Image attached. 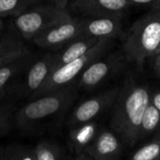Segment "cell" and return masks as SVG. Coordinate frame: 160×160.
Wrapping results in <instances>:
<instances>
[{"label":"cell","instance_id":"cell-1","mask_svg":"<svg viewBox=\"0 0 160 160\" xmlns=\"http://www.w3.org/2000/svg\"><path fill=\"white\" fill-rule=\"evenodd\" d=\"M73 84L29 100L15 110L14 127L28 136H42L56 130L77 98Z\"/></svg>","mask_w":160,"mask_h":160},{"label":"cell","instance_id":"cell-2","mask_svg":"<svg viewBox=\"0 0 160 160\" xmlns=\"http://www.w3.org/2000/svg\"><path fill=\"white\" fill-rule=\"evenodd\" d=\"M149 88L133 75L124 80L112 105L110 127L122 143L133 147L138 142V130L143 113L150 101Z\"/></svg>","mask_w":160,"mask_h":160},{"label":"cell","instance_id":"cell-3","mask_svg":"<svg viewBox=\"0 0 160 160\" xmlns=\"http://www.w3.org/2000/svg\"><path fill=\"white\" fill-rule=\"evenodd\" d=\"M160 43V9L138 18L127 31L122 43L124 58L141 67L152 58Z\"/></svg>","mask_w":160,"mask_h":160},{"label":"cell","instance_id":"cell-4","mask_svg":"<svg viewBox=\"0 0 160 160\" xmlns=\"http://www.w3.org/2000/svg\"><path fill=\"white\" fill-rule=\"evenodd\" d=\"M112 39H101L84 55L71 62H68L59 68L51 72L43 85L31 98H37L48 92H52L62 89L73 83V80L81 74V72L94 60L102 58L108 49ZM30 99V100H31Z\"/></svg>","mask_w":160,"mask_h":160},{"label":"cell","instance_id":"cell-5","mask_svg":"<svg viewBox=\"0 0 160 160\" xmlns=\"http://www.w3.org/2000/svg\"><path fill=\"white\" fill-rule=\"evenodd\" d=\"M72 16L67 9L51 4L35 5L15 16L13 27L22 38L32 40L55 23Z\"/></svg>","mask_w":160,"mask_h":160},{"label":"cell","instance_id":"cell-6","mask_svg":"<svg viewBox=\"0 0 160 160\" xmlns=\"http://www.w3.org/2000/svg\"><path fill=\"white\" fill-rule=\"evenodd\" d=\"M82 18L70 16L60 20L37 36L32 41L41 48L60 49L71 41L79 37L81 32Z\"/></svg>","mask_w":160,"mask_h":160},{"label":"cell","instance_id":"cell-7","mask_svg":"<svg viewBox=\"0 0 160 160\" xmlns=\"http://www.w3.org/2000/svg\"><path fill=\"white\" fill-rule=\"evenodd\" d=\"M119 91L120 87H115L80 102L68 116L65 122L67 127L95 121L98 116L112 107Z\"/></svg>","mask_w":160,"mask_h":160},{"label":"cell","instance_id":"cell-8","mask_svg":"<svg viewBox=\"0 0 160 160\" xmlns=\"http://www.w3.org/2000/svg\"><path fill=\"white\" fill-rule=\"evenodd\" d=\"M55 57L56 53H47L37 60H34L25 71V76L18 88L13 89L11 92L15 93L23 99L30 100L53 71Z\"/></svg>","mask_w":160,"mask_h":160},{"label":"cell","instance_id":"cell-9","mask_svg":"<svg viewBox=\"0 0 160 160\" xmlns=\"http://www.w3.org/2000/svg\"><path fill=\"white\" fill-rule=\"evenodd\" d=\"M132 5L128 0H72L70 13L83 18L90 17H119L122 18L124 11Z\"/></svg>","mask_w":160,"mask_h":160},{"label":"cell","instance_id":"cell-10","mask_svg":"<svg viewBox=\"0 0 160 160\" xmlns=\"http://www.w3.org/2000/svg\"><path fill=\"white\" fill-rule=\"evenodd\" d=\"M122 66V59L117 56H109L105 59L100 58L88 65L79 75L77 88L92 91L118 72Z\"/></svg>","mask_w":160,"mask_h":160},{"label":"cell","instance_id":"cell-11","mask_svg":"<svg viewBox=\"0 0 160 160\" xmlns=\"http://www.w3.org/2000/svg\"><path fill=\"white\" fill-rule=\"evenodd\" d=\"M122 146V141L114 131L100 128L94 141L86 150V152L93 160H119Z\"/></svg>","mask_w":160,"mask_h":160},{"label":"cell","instance_id":"cell-12","mask_svg":"<svg viewBox=\"0 0 160 160\" xmlns=\"http://www.w3.org/2000/svg\"><path fill=\"white\" fill-rule=\"evenodd\" d=\"M122 18L90 17L82 18L81 37L92 39H114L122 33Z\"/></svg>","mask_w":160,"mask_h":160},{"label":"cell","instance_id":"cell-13","mask_svg":"<svg viewBox=\"0 0 160 160\" xmlns=\"http://www.w3.org/2000/svg\"><path fill=\"white\" fill-rule=\"evenodd\" d=\"M100 126L97 122L92 121L68 128L67 148L74 155L86 152L94 141Z\"/></svg>","mask_w":160,"mask_h":160},{"label":"cell","instance_id":"cell-14","mask_svg":"<svg viewBox=\"0 0 160 160\" xmlns=\"http://www.w3.org/2000/svg\"><path fill=\"white\" fill-rule=\"evenodd\" d=\"M98 41L99 40L97 39L86 38L81 36L71 41L66 45L61 47L58 53H56L53 71L68 62H71L72 60L79 57H81L89 49H91Z\"/></svg>","mask_w":160,"mask_h":160},{"label":"cell","instance_id":"cell-15","mask_svg":"<svg viewBox=\"0 0 160 160\" xmlns=\"http://www.w3.org/2000/svg\"><path fill=\"white\" fill-rule=\"evenodd\" d=\"M34 60V56L28 52L0 68V90H9V85L13 83L17 77L24 73Z\"/></svg>","mask_w":160,"mask_h":160},{"label":"cell","instance_id":"cell-16","mask_svg":"<svg viewBox=\"0 0 160 160\" xmlns=\"http://www.w3.org/2000/svg\"><path fill=\"white\" fill-rule=\"evenodd\" d=\"M38 160H72L68 148L56 139L42 138L34 145Z\"/></svg>","mask_w":160,"mask_h":160},{"label":"cell","instance_id":"cell-17","mask_svg":"<svg viewBox=\"0 0 160 160\" xmlns=\"http://www.w3.org/2000/svg\"><path fill=\"white\" fill-rule=\"evenodd\" d=\"M160 126V111L149 101L143 113L138 130V141L146 138L151 134L156 132Z\"/></svg>","mask_w":160,"mask_h":160},{"label":"cell","instance_id":"cell-18","mask_svg":"<svg viewBox=\"0 0 160 160\" xmlns=\"http://www.w3.org/2000/svg\"><path fill=\"white\" fill-rule=\"evenodd\" d=\"M3 160H38L33 145L12 142L4 147Z\"/></svg>","mask_w":160,"mask_h":160},{"label":"cell","instance_id":"cell-19","mask_svg":"<svg viewBox=\"0 0 160 160\" xmlns=\"http://www.w3.org/2000/svg\"><path fill=\"white\" fill-rule=\"evenodd\" d=\"M42 0H0V18L17 16L26 10L38 5Z\"/></svg>","mask_w":160,"mask_h":160},{"label":"cell","instance_id":"cell-20","mask_svg":"<svg viewBox=\"0 0 160 160\" xmlns=\"http://www.w3.org/2000/svg\"><path fill=\"white\" fill-rule=\"evenodd\" d=\"M129 160H160V130L151 141L138 148Z\"/></svg>","mask_w":160,"mask_h":160},{"label":"cell","instance_id":"cell-21","mask_svg":"<svg viewBox=\"0 0 160 160\" xmlns=\"http://www.w3.org/2000/svg\"><path fill=\"white\" fill-rule=\"evenodd\" d=\"M15 108L12 104L0 105V137L8 135L14 127L13 115Z\"/></svg>","mask_w":160,"mask_h":160},{"label":"cell","instance_id":"cell-22","mask_svg":"<svg viewBox=\"0 0 160 160\" xmlns=\"http://www.w3.org/2000/svg\"><path fill=\"white\" fill-rule=\"evenodd\" d=\"M28 52H29V50L26 46L0 52V68L9 64L10 62H12L17 58H19L20 57L28 54Z\"/></svg>","mask_w":160,"mask_h":160},{"label":"cell","instance_id":"cell-23","mask_svg":"<svg viewBox=\"0 0 160 160\" xmlns=\"http://www.w3.org/2000/svg\"><path fill=\"white\" fill-rule=\"evenodd\" d=\"M25 46V44L11 36H4V37H0V52L11 50V49H15V48H20Z\"/></svg>","mask_w":160,"mask_h":160},{"label":"cell","instance_id":"cell-24","mask_svg":"<svg viewBox=\"0 0 160 160\" xmlns=\"http://www.w3.org/2000/svg\"><path fill=\"white\" fill-rule=\"evenodd\" d=\"M132 4H140L152 7V10L160 9V0H128Z\"/></svg>","mask_w":160,"mask_h":160},{"label":"cell","instance_id":"cell-25","mask_svg":"<svg viewBox=\"0 0 160 160\" xmlns=\"http://www.w3.org/2000/svg\"><path fill=\"white\" fill-rule=\"evenodd\" d=\"M150 102L154 106V108L160 111V92H151L150 94Z\"/></svg>","mask_w":160,"mask_h":160},{"label":"cell","instance_id":"cell-26","mask_svg":"<svg viewBox=\"0 0 160 160\" xmlns=\"http://www.w3.org/2000/svg\"><path fill=\"white\" fill-rule=\"evenodd\" d=\"M46 1L48 2V4L54 5L56 7H58L61 9H67L70 0H46Z\"/></svg>","mask_w":160,"mask_h":160},{"label":"cell","instance_id":"cell-27","mask_svg":"<svg viewBox=\"0 0 160 160\" xmlns=\"http://www.w3.org/2000/svg\"><path fill=\"white\" fill-rule=\"evenodd\" d=\"M72 160H93V159L91 157V155L88 152H81V153H78V154L74 155V157L72 158Z\"/></svg>","mask_w":160,"mask_h":160},{"label":"cell","instance_id":"cell-28","mask_svg":"<svg viewBox=\"0 0 160 160\" xmlns=\"http://www.w3.org/2000/svg\"><path fill=\"white\" fill-rule=\"evenodd\" d=\"M152 65H153V68H156V67H160V53L155 55L154 57H152Z\"/></svg>","mask_w":160,"mask_h":160},{"label":"cell","instance_id":"cell-29","mask_svg":"<svg viewBox=\"0 0 160 160\" xmlns=\"http://www.w3.org/2000/svg\"><path fill=\"white\" fill-rule=\"evenodd\" d=\"M7 94H9V90H0V101H2Z\"/></svg>","mask_w":160,"mask_h":160},{"label":"cell","instance_id":"cell-30","mask_svg":"<svg viewBox=\"0 0 160 160\" xmlns=\"http://www.w3.org/2000/svg\"><path fill=\"white\" fill-rule=\"evenodd\" d=\"M3 155H4V146L0 145V160H3Z\"/></svg>","mask_w":160,"mask_h":160},{"label":"cell","instance_id":"cell-31","mask_svg":"<svg viewBox=\"0 0 160 160\" xmlns=\"http://www.w3.org/2000/svg\"><path fill=\"white\" fill-rule=\"evenodd\" d=\"M154 69V72L156 73V75L160 78V67H156V68H153Z\"/></svg>","mask_w":160,"mask_h":160},{"label":"cell","instance_id":"cell-32","mask_svg":"<svg viewBox=\"0 0 160 160\" xmlns=\"http://www.w3.org/2000/svg\"><path fill=\"white\" fill-rule=\"evenodd\" d=\"M3 27H4L3 21H2V19H1V18H0V30H2V29H3Z\"/></svg>","mask_w":160,"mask_h":160},{"label":"cell","instance_id":"cell-33","mask_svg":"<svg viewBox=\"0 0 160 160\" xmlns=\"http://www.w3.org/2000/svg\"><path fill=\"white\" fill-rule=\"evenodd\" d=\"M160 53V43H159V45H158V47H157V49H156V51H155V54H154V56L155 55H157V54H159ZM153 56V57H154Z\"/></svg>","mask_w":160,"mask_h":160}]
</instances>
